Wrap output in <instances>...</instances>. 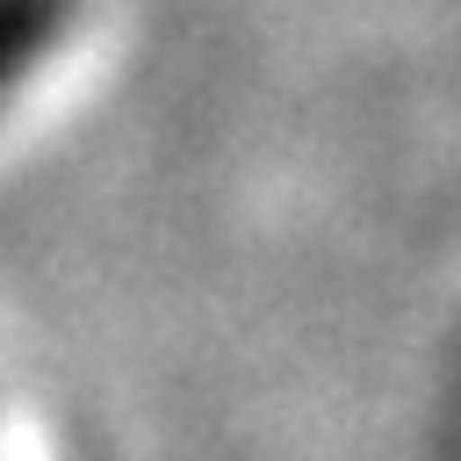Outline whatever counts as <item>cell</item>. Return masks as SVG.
I'll list each match as a JSON object with an SVG mask.
<instances>
[{
  "mask_svg": "<svg viewBox=\"0 0 461 461\" xmlns=\"http://www.w3.org/2000/svg\"><path fill=\"white\" fill-rule=\"evenodd\" d=\"M65 29H72V0H0V108L43 72Z\"/></svg>",
  "mask_w": 461,
  "mask_h": 461,
  "instance_id": "cell-1",
  "label": "cell"
}]
</instances>
